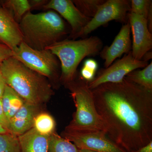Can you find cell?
<instances>
[{"instance_id":"6da1fadb","label":"cell","mask_w":152,"mask_h":152,"mask_svg":"<svg viewBox=\"0 0 152 152\" xmlns=\"http://www.w3.org/2000/svg\"><path fill=\"white\" fill-rule=\"evenodd\" d=\"M92 91L109 138L127 152L152 141V91L125 78Z\"/></svg>"},{"instance_id":"7a4b0ae2","label":"cell","mask_w":152,"mask_h":152,"mask_svg":"<svg viewBox=\"0 0 152 152\" xmlns=\"http://www.w3.org/2000/svg\"><path fill=\"white\" fill-rule=\"evenodd\" d=\"M0 70L7 85L25 102L39 105L53 94L48 78L12 56L3 61Z\"/></svg>"},{"instance_id":"3957f363","label":"cell","mask_w":152,"mask_h":152,"mask_svg":"<svg viewBox=\"0 0 152 152\" xmlns=\"http://www.w3.org/2000/svg\"><path fill=\"white\" fill-rule=\"evenodd\" d=\"M23 42L38 50H45L70 34L67 24L55 11L33 14L29 11L19 23Z\"/></svg>"},{"instance_id":"277c9868","label":"cell","mask_w":152,"mask_h":152,"mask_svg":"<svg viewBox=\"0 0 152 152\" xmlns=\"http://www.w3.org/2000/svg\"><path fill=\"white\" fill-rule=\"evenodd\" d=\"M102 42L96 36L80 40L64 39L48 48L59 60L61 75L60 81L65 86L76 78L77 69L86 57L99 54Z\"/></svg>"},{"instance_id":"5b68a950","label":"cell","mask_w":152,"mask_h":152,"mask_svg":"<svg viewBox=\"0 0 152 152\" xmlns=\"http://www.w3.org/2000/svg\"><path fill=\"white\" fill-rule=\"evenodd\" d=\"M65 86L70 91L76 107L73 119L65 129L106 133L104 125L97 111L92 91L89 88L88 82L80 77Z\"/></svg>"},{"instance_id":"8992f818","label":"cell","mask_w":152,"mask_h":152,"mask_svg":"<svg viewBox=\"0 0 152 152\" xmlns=\"http://www.w3.org/2000/svg\"><path fill=\"white\" fill-rule=\"evenodd\" d=\"M12 51V56L26 66L47 78L60 82L61 64L56 56L50 50H34L22 42Z\"/></svg>"},{"instance_id":"52a82bcc","label":"cell","mask_w":152,"mask_h":152,"mask_svg":"<svg viewBox=\"0 0 152 152\" xmlns=\"http://www.w3.org/2000/svg\"><path fill=\"white\" fill-rule=\"evenodd\" d=\"M131 10V1L107 0L99 7L94 17L79 34L77 38L85 37L101 26L113 20L122 23L128 22Z\"/></svg>"},{"instance_id":"ba28073f","label":"cell","mask_w":152,"mask_h":152,"mask_svg":"<svg viewBox=\"0 0 152 152\" xmlns=\"http://www.w3.org/2000/svg\"><path fill=\"white\" fill-rule=\"evenodd\" d=\"M148 64V62L136 59L131 51L121 59L99 71L94 80L88 83L89 88L93 90L106 83H120L131 72L145 68Z\"/></svg>"},{"instance_id":"9c48e42d","label":"cell","mask_w":152,"mask_h":152,"mask_svg":"<svg viewBox=\"0 0 152 152\" xmlns=\"http://www.w3.org/2000/svg\"><path fill=\"white\" fill-rule=\"evenodd\" d=\"M62 137L72 142L78 149H87L97 152H127L109 138L105 132L65 129Z\"/></svg>"},{"instance_id":"30bf717a","label":"cell","mask_w":152,"mask_h":152,"mask_svg":"<svg viewBox=\"0 0 152 152\" xmlns=\"http://www.w3.org/2000/svg\"><path fill=\"white\" fill-rule=\"evenodd\" d=\"M43 9L55 11L65 19L71 28L68 38L70 39H77L79 34L91 19L82 14L71 0H50Z\"/></svg>"},{"instance_id":"8fae6325","label":"cell","mask_w":152,"mask_h":152,"mask_svg":"<svg viewBox=\"0 0 152 152\" xmlns=\"http://www.w3.org/2000/svg\"><path fill=\"white\" fill-rule=\"evenodd\" d=\"M128 21L132 33V54L138 60H142L146 53L152 48V34L148 26L146 19L132 13L128 14Z\"/></svg>"},{"instance_id":"7c38bea8","label":"cell","mask_w":152,"mask_h":152,"mask_svg":"<svg viewBox=\"0 0 152 152\" xmlns=\"http://www.w3.org/2000/svg\"><path fill=\"white\" fill-rule=\"evenodd\" d=\"M131 31L130 26L128 21L123 25L111 45L102 49L99 55L101 58L104 60L105 67L110 66L116 59L124 54H126L131 51L132 49Z\"/></svg>"},{"instance_id":"4fadbf2b","label":"cell","mask_w":152,"mask_h":152,"mask_svg":"<svg viewBox=\"0 0 152 152\" xmlns=\"http://www.w3.org/2000/svg\"><path fill=\"white\" fill-rule=\"evenodd\" d=\"M23 42L19 24L11 14L0 6V43L12 50Z\"/></svg>"},{"instance_id":"5bb4252c","label":"cell","mask_w":152,"mask_h":152,"mask_svg":"<svg viewBox=\"0 0 152 152\" xmlns=\"http://www.w3.org/2000/svg\"><path fill=\"white\" fill-rule=\"evenodd\" d=\"M39 113V105L25 102L9 123L10 132L19 136L33 127L34 119Z\"/></svg>"},{"instance_id":"9a60e30c","label":"cell","mask_w":152,"mask_h":152,"mask_svg":"<svg viewBox=\"0 0 152 152\" xmlns=\"http://www.w3.org/2000/svg\"><path fill=\"white\" fill-rule=\"evenodd\" d=\"M49 137L41 134L31 128L18 136L20 152H48Z\"/></svg>"},{"instance_id":"2e32d148","label":"cell","mask_w":152,"mask_h":152,"mask_svg":"<svg viewBox=\"0 0 152 152\" xmlns=\"http://www.w3.org/2000/svg\"><path fill=\"white\" fill-rule=\"evenodd\" d=\"M1 100L4 111L10 123V120L21 108L25 101L7 85Z\"/></svg>"},{"instance_id":"e0dca14e","label":"cell","mask_w":152,"mask_h":152,"mask_svg":"<svg viewBox=\"0 0 152 152\" xmlns=\"http://www.w3.org/2000/svg\"><path fill=\"white\" fill-rule=\"evenodd\" d=\"M125 79L152 91V63L142 70H135L128 74Z\"/></svg>"},{"instance_id":"ac0fdd59","label":"cell","mask_w":152,"mask_h":152,"mask_svg":"<svg viewBox=\"0 0 152 152\" xmlns=\"http://www.w3.org/2000/svg\"><path fill=\"white\" fill-rule=\"evenodd\" d=\"M2 7L6 9L19 23L25 14L31 11L28 0H6L1 1Z\"/></svg>"},{"instance_id":"d6986e66","label":"cell","mask_w":152,"mask_h":152,"mask_svg":"<svg viewBox=\"0 0 152 152\" xmlns=\"http://www.w3.org/2000/svg\"><path fill=\"white\" fill-rule=\"evenodd\" d=\"M56 127L54 119L47 113H39L34 119L33 128L43 135L50 136L54 133Z\"/></svg>"},{"instance_id":"ffe728a7","label":"cell","mask_w":152,"mask_h":152,"mask_svg":"<svg viewBox=\"0 0 152 152\" xmlns=\"http://www.w3.org/2000/svg\"><path fill=\"white\" fill-rule=\"evenodd\" d=\"M48 152H79L72 142L53 133L49 137Z\"/></svg>"},{"instance_id":"44dd1931","label":"cell","mask_w":152,"mask_h":152,"mask_svg":"<svg viewBox=\"0 0 152 152\" xmlns=\"http://www.w3.org/2000/svg\"><path fill=\"white\" fill-rule=\"evenodd\" d=\"M73 3L85 16L93 18L99 7L105 2V0H72Z\"/></svg>"},{"instance_id":"7402d4cb","label":"cell","mask_w":152,"mask_h":152,"mask_svg":"<svg viewBox=\"0 0 152 152\" xmlns=\"http://www.w3.org/2000/svg\"><path fill=\"white\" fill-rule=\"evenodd\" d=\"M0 152H20L18 136L10 132L0 134Z\"/></svg>"},{"instance_id":"603a6c76","label":"cell","mask_w":152,"mask_h":152,"mask_svg":"<svg viewBox=\"0 0 152 152\" xmlns=\"http://www.w3.org/2000/svg\"><path fill=\"white\" fill-rule=\"evenodd\" d=\"M152 8L151 0H132L129 12L142 16L146 19Z\"/></svg>"},{"instance_id":"cb8c5ba5","label":"cell","mask_w":152,"mask_h":152,"mask_svg":"<svg viewBox=\"0 0 152 152\" xmlns=\"http://www.w3.org/2000/svg\"><path fill=\"white\" fill-rule=\"evenodd\" d=\"M96 72L83 66L80 71V77L88 83L92 81L95 78Z\"/></svg>"},{"instance_id":"d4e9b609","label":"cell","mask_w":152,"mask_h":152,"mask_svg":"<svg viewBox=\"0 0 152 152\" xmlns=\"http://www.w3.org/2000/svg\"><path fill=\"white\" fill-rule=\"evenodd\" d=\"M12 56V50L5 45L0 43V61H3Z\"/></svg>"},{"instance_id":"484cf974","label":"cell","mask_w":152,"mask_h":152,"mask_svg":"<svg viewBox=\"0 0 152 152\" xmlns=\"http://www.w3.org/2000/svg\"><path fill=\"white\" fill-rule=\"evenodd\" d=\"M48 0H30L28 1L31 10L43 9L44 6L48 3Z\"/></svg>"},{"instance_id":"4316f807","label":"cell","mask_w":152,"mask_h":152,"mask_svg":"<svg viewBox=\"0 0 152 152\" xmlns=\"http://www.w3.org/2000/svg\"><path fill=\"white\" fill-rule=\"evenodd\" d=\"M0 123L4 128L9 131V121L7 119L3 110L1 99H0Z\"/></svg>"},{"instance_id":"83f0119b","label":"cell","mask_w":152,"mask_h":152,"mask_svg":"<svg viewBox=\"0 0 152 152\" xmlns=\"http://www.w3.org/2000/svg\"><path fill=\"white\" fill-rule=\"evenodd\" d=\"M83 66L96 72L98 69V63L94 60L88 59L85 61Z\"/></svg>"},{"instance_id":"f1b7e54d","label":"cell","mask_w":152,"mask_h":152,"mask_svg":"<svg viewBox=\"0 0 152 152\" xmlns=\"http://www.w3.org/2000/svg\"><path fill=\"white\" fill-rule=\"evenodd\" d=\"M7 86L4 79L1 73H0V99L2 97L5 88Z\"/></svg>"},{"instance_id":"f546056e","label":"cell","mask_w":152,"mask_h":152,"mask_svg":"<svg viewBox=\"0 0 152 152\" xmlns=\"http://www.w3.org/2000/svg\"><path fill=\"white\" fill-rule=\"evenodd\" d=\"M132 152H152V141L140 148Z\"/></svg>"},{"instance_id":"4dcf8cb0","label":"cell","mask_w":152,"mask_h":152,"mask_svg":"<svg viewBox=\"0 0 152 152\" xmlns=\"http://www.w3.org/2000/svg\"><path fill=\"white\" fill-rule=\"evenodd\" d=\"M152 58V53L151 51H149L146 53L144 55L142 60L148 62L150 59H151Z\"/></svg>"},{"instance_id":"1f68e13d","label":"cell","mask_w":152,"mask_h":152,"mask_svg":"<svg viewBox=\"0 0 152 152\" xmlns=\"http://www.w3.org/2000/svg\"><path fill=\"white\" fill-rule=\"evenodd\" d=\"M10 132L7 130L5 128H4V126L1 124L0 123V134H4V133H6Z\"/></svg>"},{"instance_id":"d6a6232c","label":"cell","mask_w":152,"mask_h":152,"mask_svg":"<svg viewBox=\"0 0 152 152\" xmlns=\"http://www.w3.org/2000/svg\"><path fill=\"white\" fill-rule=\"evenodd\" d=\"M79 152H97L92 150L87 149H78Z\"/></svg>"},{"instance_id":"836d02e7","label":"cell","mask_w":152,"mask_h":152,"mask_svg":"<svg viewBox=\"0 0 152 152\" xmlns=\"http://www.w3.org/2000/svg\"><path fill=\"white\" fill-rule=\"evenodd\" d=\"M2 62V61H0V67H1V63ZM0 73H1V70H0Z\"/></svg>"}]
</instances>
